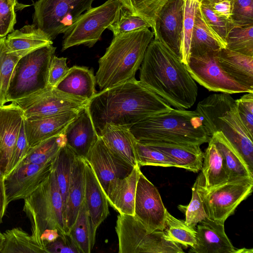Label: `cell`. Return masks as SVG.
<instances>
[{
	"instance_id": "3",
	"label": "cell",
	"mask_w": 253,
	"mask_h": 253,
	"mask_svg": "<svg viewBox=\"0 0 253 253\" xmlns=\"http://www.w3.org/2000/svg\"><path fill=\"white\" fill-rule=\"evenodd\" d=\"M130 131L141 143H165L201 145L210 139L200 115L195 111L172 108L153 115L131 126Z\"/></svg>"
},
{
	"instance_id": "8",
	"label": "cell",
	"mask_w": 253,
	"mask_h": 253,
	"mask_svg": "<svg viewBox=\"0 0 253 253\" xmlns=\"http://www.w3.org/2000/svg\"><path fill=\"white\" fill-rule=\"evenodd\" d=\"M198 192L209 219L224 224L233 214L238 205L252 192L253 178L237 179L210 189L203 186L204 177L201 172L197 178Z\"/></svg>"
},
{
	"instance_id": "42",
	"label": "cell",
	"mask_w": 253,
	"mask_h": 253,
	"mask_svg": "<svg viewBox=\"0 0 253 253\" xmlns=\"http://www.w3.org/2000/svg\"><path fill=\"white\" fill-rule=\"evenodd\" d=\"M135 157L139 166L177 168L176 162L164 153L148 144L137 141L135 144Z\"/></svg>"
},
{
	"instance_id": "52",
	"label": "cell",
	"mask_w": 253,
	"mask_h": 253,
	"mask_svg": "<svg viewBox=\"0 0 253 253\" xmlns=\"http://www.w3.org/2000/svg\"><path fill=\"white\" fill-rule=\"evenodd\" d=\"M232 1L229 0H218L210 3H202L209 6L217 16L230 21Z\"/></svg>"
},
{
	"instance_id": "56",
	"label": "cell",
	"mask_w": 253,
	"mask_h": 253,
	"mask_svg": "<svg viewBox=\"0 0 253 253\" xmlns=\"http://www.w3.org/2000/svg\"><path fill=\"white\" fill-rule=\"evenodd\" d=\"M4 238L3 233L0 232V252L2 249Z\"/></svg>"
},
{
	"instance_id": "9",
	"label": "cell",
	"mask_w": 253,
	"mask_h": 253,
	"mask_svg": "<svg viewBox=\"0 0 253 253\" xmlns=\"http://www.w3.org/2000/svg\"><path fill=\"white\" fill-rule=\"evenodd\" d=\"M56 48L49 44L20 59L8 90L7 102L48 86V71Z\"/></svg>"
},
{
	"instance_id": "50",
	"label": "cell",
	"mask_w": 253,
	"mask_h": 253,
	"mask_svg": "<svg viewBox=\"0 0 253 253\" xmlns=\"http://www.w3.org/2000/svg\"><path fill=\"white\" fill-rule=\"evenodd\" d=\"M45 249L47 253H81L68 233H59L54 241L45 245Z\"/></svg>"
},
{
	"instance_id": "28",
	"label": "cell",
	"mask_w": 253,
	"mask_h": 253,
	"mask_svg": "<svg viewBox=\"0 0 253 253\" xmlns=\"http://www.w3.org/2000/svg\"><path fill=\"white\" fill-rule=\"evenodd\" d=\"M85 159L77 156L74 161L70 183L64 205L66 233L74 223L84 199Z\"/></svg>"
},
{
	"instance_id": "38",
	"label": "cell",
	"mask_w": 253,
	"mask_h": 253,
	"mask_svg": "<svg viewBox=\"0 0 253 253\" xmlns=\"http://www.w3.org/2000/svg\"><path fill=\"white\" fill-rule=\"evenodd\" d=\"M225 43L226 48L231 51L253 56V24L240 26L230 23Z\"/></svg>"
},
{
	"instance_id": "26",
	"label": "cell",
	"mask_w": 253,
	"mask_h": 253,
	"mask_svg": "<svg viewBox=\"0 0 253 253\" xmlns=\"http://www.w3.org/2000/svg\"><path fill=\"white\" fill-rule=\"evenodd\" d=\"M95 76L92 69L74 66L54 87L76 98L88 101L97 92Z\"/></svg>"
},
{
	"instance_id": "6",
	"label": "cell",
	"mask_w": 253,
	"mask_h": 253,
	"mask_svg": "<svg viewBox=\"0 0 253 253\" xmlns=\"http://www.w3.org/2000/svg\"><path fill=\"white\" fill-rule=\"evenodd\" d=\"M24 200L23 211L30 221L31 235L45 250L41 239L45 230L56 229L59 233H66L63 201L53 168L38 187Z\"/></svg>"
},
{
	"instance_id": "11",
	"label": "cell",
	"mask_w": 253,
	"mask_h": 253,
	"mask_svg": "<svg viewBox=\"0 0 253 253\" xmlns=\"http://www.w3.org/2000/svg\"><path fill=\"white\" fill-rule=\"evenodd\" d=\"M93 0H38L34 5V24L53 41L92 8Z\"/></svg>"
},
{
	"instance_id": "10",
	"label": "cell",
	"mask_w": 253,
	"mask_h": 253,
	"mask_svg": "<svg viewBox=\"0 0 253 253\" xmlns=\"http://www.w3.org/2000/svg\"><path fill=\"white\" fill-rule=\"evenodd\" d=\"M121 6L120 0H107L83 13L63 33L62 51L81 44L92 47L114 21Z\"/></svg>"
},
{
	"instance_id": "16",
	"label": "cell",
	"mask_w": 253,
	"mask_h": 253,
	"mask_svg": "<svg viewBox=\"0 0 253 253\" xmlns=\"http://www.w3.org/2000/svg\"><path fill=\"white\" fill-rule=\"evenodd\" d=\"M53 163L44 165L21 163L4 179L7 205L29 196L50 173Z\"/></svg>"
},
{
	"instance_id": "58",
	"label": "cell",
	"mask_w": 253,
	"mask_h": 253,
	"mask_svg": "<svg viewBox=\"0 0 253 253\" xmlns=\"http://www.w3.org/2000/svg\"><path fill=\"white\" fill-rule=\"evenodd\" d=\"M250 252V250H248L247 249H238L237 251V253H249Z\"/></svg>"
},
{
	"instance_id": "31",
	"label": "cell",
	"mask_w": 253,
	"mask_h": 253,
	"mask_svg": "<svg viewBox=\"0 0 253 253\" xmlns=\"http://www.w3.org/2000/svg\"><path fill=\"white\" fill-rule=\"evenodd\" d=\"M224 48L225 42L207 25L199 6L192 33L190 55Z\"/></svg>"
},
{
	"instance_id": "30",
	"label": "cell",
	"mask_w": 253,
	"mask_h": 253,
	"mask_svg": "<svg viewBox=\"0 0 253 253\" xmlns=\"http://www.w3.org/2000/svg\"><path fill=\"white\" fill-rule=\"evenodd\" d=\"M209 141L215 144L221 155L228 181L253 178L243 159L221 131L213 133Z\"/></svg>"
},
{
	"instance_id": "46",
	"label": "cell",
	"mask_w": 253,
	"mask_h": 253,
	"mask_svg": "<svg viewBox=\"0 0 253 253\" xmlns=\"http://www.w3.org/2000/svg\"><path fill=\"white\" fill-rule=\"evenodd\" d=\"M199 7L207 25L225 42L230 26L229 21L216 15L206 4L200 3Z\"/></svg>"
},
{
	"instance_id": "55",
	"label": "cell",
	"mask_w": 253,
	"mask_h": 253,
	"mask_svg": "<svg viewBox=\"0 0 253 253\" xmlns=\"http://www.w3.org/2000/svg\"><path fill=\"white\" fill-rule=\"evenodd\" d=\"M11 7L15 9V7L18 4L17 0H8Z\"/></svg>"
},
{
	"instance_id": "24",
	"label": "cell",
	"mask_w": 253,
	"mask_h": 253,
	"mask_svg": "<svg viewBox=\"0 0 253 253\" xmlns=\"http://www.w3.org/2000/svg\"><path fill=\"white\" fill-rule=\"evenodd\" d=\"M98 135L117 157L133 167L138 165L135 157L136 140L129 127L107 123L99 131Z\"/></svg>"
},
{
	"instance_id": "21",
	"label": "cell",
	"mask_w": 253,
	"mask_h": 253,
	"mask_svg": "<svg viewBox=\"0 0 253 253\" xmlns=\"http://www.w3.org/2000/svg\"><path fill=\"white\" fill-rule=\"evenodd\" d=\"M84 198L90 219L92 234L95 238L98 227L109 214V203L106 193L86 160Z\"/></svg>"
},
{
	"instance_id": "47",
	"label": "cell",
	"mask_w": 253,
	"mask_h": 253,
	"mask_svg": "<svg viewBox=\"0 0 253 253\" xmlns=\"http://www.w3.org/2000/svg\"><path fill=\"white\" fill-rule=\"evenodd\" d=\"M247 93L235 101L240 117L249 133L253 136V92Z\"/></svg>"
},
{
	"instance_id": "17",
	"label": "cell",
	"mask_w": 253,
	"mask_h": 253,
	"mask_svg": "<svg viewBox=\"0 0 253 253\" xmlns=\"http://www.w3.org/2000/svg\"><path fill=\"white\" fill-rule=\"evenodd\" d=\"M85 159L91 167L105 193L112 180L126 176L134 167L113 154L99 136Z\"/></svg>"
},
{
	"instance_id": "44",
	"label": "cell",
	"mask_w": 253,
	"mask_h": 253,
	"mask_svg": "<svg viewBox=\"0 0 253 253\" xmlns=\"http://www.w3.org/2000/svg\"><path fill=\"white\" fill-rule=\"evenodd\" d=\"M192 198L188 205H179L178 209L184 213L185 222L195 228L196 226L207 217L201 198L198 192L196 179L192 188Z\"/></svg>"
},
{
	"instance_id": "49",
	"label": "cell",
	"mask_w": 253,
	"mask_h": 253,
	"mask_svg": "<svg viewBox=\"0 0 253 253\" xmlns=\"http://www.w3.org/2000/svg\"><path fill=\"white\" fill-rule=\"evenodd\" d=\"M16 23L15 9L8 0H0V38L5 37L11 33Z\"/></svg>"
},
{
	"instance_id": "15",
	"label": "cell",
	"mask_w": 253,
	"mask_h": 253,
	"mask_svg": "<svg viewBox=\"0 0 253 253\" xmlns=\"http://www.w3.org/2000/svg\"><path fill=\"white\" fill-rule=\"evenodd\" d=\"M184 0H168L159 12L152 29L158 40L180 58Z\"/></svg>"
},
{
	"instance_id": "57",
	"label": "cell",
	"mask_w": 253,
	"mask_h": 253,
	"mask_svg": "<svg viewBox=\"0 0 253 253\" xmlns=\"http://www.w3.org/2000/svg\"><path fill=\"white\" fill-rule=\"evenodd\" d=\"M218 0H199L200 3H210L213 1H215ZM231 1H233L234 0H229Z\"/></svg>"
},
{
	"instance_id": "7",
	"label": "cell",
	"mask_w": 253,
	"mask_h": 253,
	"mask_svg": "<svg viewBox=\"0 0 253 253\" xmlns=\"http://www.w3.org/2000/svg\"><path fill=\"white\" fill-rule=\"evenodd\" d=\"M115 230L119 253H183L181 246L167 240L164 231H148L133 215L119 214Z\"/></svg>"
},
{
	"instance_id": "19",
	"label": "cell",
	"mask_w": 253,
	"mask_h": 253,
	"mask_svg": "<svg viewBox=\"0 0 253 253\" xmlns=\"http://www.w3.org/2000/svg\"><path fill=\"white\" fill-rule=\"evenodd\" d=\"M63 133L66 145L77 156L84 159L99 138L85 106L68 124Z\"/></svg>"
},
{
	"instance_id": "4",
	"label": "cell",
	"mask_w": 253,
	"mask_h": 253,
	"mask_svg": "<svg viewBox=\"0 0 253 253\" xmlns=\"http://www.w3.org/2000/svg\"><path fill=\"white\" fill-rule=\"evenodd\" d=\"M153 39L154 34L148 28L114 36L98 60L95 78L101 90L135 79Z\"/></svg>"
},
{
	"instance_id": "43",
	"label": "cell",
	"mask_w": 253,
	"mask_h": 253,
	"mask_svg": "<svg viewBox=\"0 0 253 253\" xmlns=\"http://www.w3.org/2000/svg\"><path fill=\"white\" fill-rule=\"evenodd\" d=\"M145 28H149L150 26L145 20L133 14L121 5L114 21L108 29L112 31L114 36Z\"/></svg>"
},
{
	"instance_id": "1",
	"label": "cell",
	"mask_w": 253,
	"mask_h": 253,
	"mask_svg": "<svg viewBox=\"0 0 253 253\" xmlns=\"http://www.w3.org/2000/svg\"><path fill=\"white\" fill-rule=\"evenodd\" d=\"M98 134L107 123L132 125L171 106L135 78L97 92L85 105Z\"/></svg>"
},
{
	"instance_id": "53",
	"label": "cell",
	"mask_w": 253,
	"mask_h": 253,
	"mask_svg": "<svg viewBox=\"0 0 253 253\" xmlns=\"http://www.w3.org/2000/svg\"><path fill=\"white\" fill-rule=\"evenodd\" d=\"M8 205L6 202L5 189L4 185V177L0 168V223L5 215Z\"/></svg>"
},
{
	"instance_id": "12",
	"label": "cell",
	"mask_w": 253,
	"mask_h": 253,
	"mask_svg": "<svg viewBox=\"0 0 253 253\" xmlns=\"http://www.w3.org/2000/svg\"><path fill=\"white\" fill-rule=\"evenodd\" d=\"M11 102L21 108L24 119L35 120L80 110L88 101L65 94L48 85Z\"/></svg>"
},
{
	"instance_id": "37",
	"label": "cell",
	"mask_w": 253,
	"mask_h": 253,
	"mask_svg": "<svg viewBox=\"0 0 253 253\" xmlns=\"http://www.w3.org/2000/svg\"><path fill=\"white\" fill-rule=\"evenodd\" d=\"M167 240L184 248L193 247L196 244L197 232L184 221L176 218L166 211L165 227L163 230Z\"/></svg>"
},
{
	"instance_id": "18",
	"label": "cell",
	"mask_w": 253,
	"mask_h": 253,
	"mask_svg": "<svg viewBox=\"0 0 253 253\" xmlns=\"http://www.w3.org/2000/svg\"><path fill=\"white\" fill-rule=\"evenodd\" d=\"M23 121V112L15 103L0 107V168L4 177Z\"/></svg>"
},
{
	"instance_id": "13",
	"label": "cell",
	"mask_w": 253,
	"mask_h": 253,
	"mask_svg": "<svg viewBox=\"0 0 253 253\" xmlns=\"http://www.w3.org/2000/svg\"><path fill=\"white\" fill-rule=\"evenodd\" d=\"M218 51L190 55L186 68L195 81L209 91L228 94L253 92L229 77L219 66Z\"/></svg>"
},
{
	"instance_id": "34",
	"label": "cell",
	"mask_w": 253,
	"mask_h": 253,
	"mask_svg": "<svg viewBox=\"0 0 253 253\" xmlns=\"http://www.w3.org/2000/svg\"><path fill=\"white\" fill-rule=\"evenodd\" d=\"M3 234L4 240L0 253H47L21 227L6 230Z\"/></svg>"
},
{
	"instance_id": "27",
	"label": "cell",
	"mask_w": 253,
	"mask_h": 253,
	"mask_svg": "<svg viewBox=\"0 0 253 253\" xmlns=\"http://www.w3.org/2000/svg\"><path fill=\"white\" fill-rule=\"evenodd\" d=\"M216 58L219 66L229 77L253 91V56L224 48L217 51Z\"/></svg>"
},
{
	"instance_id": "20",
	"label": "cell",
	"mask_w": 253,
	"mask_h": 253,
	"mask_svg": "<svg viewBox=\"0 0 253 253\" xmlns=\"http://www.w3.org/2000/svg\"><path fill=\"white\" fill-rule=\"evenodd\" d=\"M196 244L190 248L191 253H237L227 236L224 224L206 217L197 225Z\"/></svg>"
},
{
	"instance_id": "54",
	"label": "cell",
	"mask_w": 253,
	"mask_h": 253,
	"mask_svg": "<svg viewBox=\"0 0 253 253\" xmlns=\"http://www.w3.org/2000/svg\"><path fill=\"white\" fill-rule=\"evenodd\" d=\"M59 235V231L56 229L45 230L41 237L44 248H45V246L47 244L54 241L58 237Z\"/></svg>"
},
{
	"instance_id": "35",
	"label": "cell",
	"mask_w": 253,
	"mask_h": 253,
	"mask_svg": "<svg viewBox=\"0 0 253 253\" xmlns=\"http://www.w3.org/2000/svg\"><path fill=\"white\" fill-rule=\"evenodd\" d=\"M66 144L64 133L52 137L30 148L22 162L38 165L53 163L60 148Z\"/></svg>"
},
{
	"instance_id": "40",
	"label": "cell",
	"mask_w": 253,
	"mask_h": 253,
	"mask_svg": "<svg viewBox=\"0 0 253 253\" xmlns=\"http://www.w3.org/2000/svg\"><path fill=\"white\" fill-rule=\"evenodd\" d=\"M199 0H184L183 19L180 43L181 60L185 64L190 57V44Z\"/></svg>"
},
{
	"instance_id": "36",
	"label": "cell",
	"mask_w": 253,
	"mask_h": 253,
	"mask_svg": "<svg viewBox=\"0 0 253 253\" xmlns=\"http://www.w3.org/2000/svg\"><path fill=\"white\" fill-rule=\"evenodd\" d=\"M77 156L66 145L60 148L53 163L57 182L64 205L70 183L74 161Z\"/></svg>"
},
{
	"instance_id": "39",
	"label": "cell",
	"mask_w": 253,
	"mask_h": 253,
	"mask_svg": "<svg viewBox=\"0 0 253 253\" xmlns=\"http://www.w3.org/2000/svg\"><path fill=\"white\" fill-rule=\"evenodd\" d=\"M5 39L0 38V107L7 102L8 90L20 60L7 52Z\"/></svg>"
},
{
	"instance_id": "14",
	"label": "cell",
	"mask_w": 253,
	"mask_h": 253,
	"mask_svg": "<svg viewBox=\"0 0 253 253\" xmlns=\"http://www.w3.org/2000/svg\"><path fill=\"white\" fill-rule=\"evenodd\" d=\"M167 211L157 189L140 171L136 189L133 216L148 231H163Z\"/></svg>"
},
{
	"instance_id": "48",
	"label": "cell",
	"mask_w": 253,
	"mask_h": 253,
	"mask_svg": "<svg viewBox=\"0 0 253 253\" xmlns=\"http://www.w3.org/2000/svg\"><path fill=\"white\" fill-rule=\"evenodd\" d=\"M29 149V147L26 139L23 121L15 147L9 161L4 179L15 170L23 161Z\"/></svg>"
},
{
	"instance_id": "33",
	"label": "cell",
	"mask_w": 253,
	"mask_h": 253,
	"mask_svg": "<svg viewBox=\"0 0 253 253\" xmlns=\"http://www.w3.org/2000/svg\"><path fill=\"white\" fill-rule=\"evenodd\" d=\"M68 234L76 244L81 253L91 252L95 242L84 198L75 221Z\"/></svg>"
},
{
	"instance_id": "51",
	"label": "cell",
	"mask_w": 253,
	"mask_h": 253,
	"mask_svg": "<svg viewBox=\"0 0 253 253\" xmlns=\"http://www.w3.org/2000/svg\"><path fill=\"white\" fill-rule=\"evenodd\" d=\"M67 58L53 56L48 75V85L55 87L67 74L69 68L67 65Z\"/></svg>"
},
{
	"instance_id": "45",
	"label": "cell",
	"mask_w": 253,
	"mask_h": 253,
	"mask_svg": "<svg viewBox=\"0 0 253 253\" xmlns=\"http://www.w3.org/2000/svg\"><path fill=\"white\" fill-rule=\"evenodd\" d=\"M229 22L240 26L253 24V0H234Z\"/></svg>"
},
{
	"instance_id": "22",
	"label": "cell",
	"mask_w": 253,
	"mask_h": 253,
	"mask_svg": "<svg viewBox=\"0 0 253 253\" xmlns=\"http://www.w3.org/2000/svg\"><path fill=\"white\" fill-rule=\"evenodd\" d=\"M80 110L35 120L24 119L25 131L29 149L49 138L63 133Z\"/></svg>"
},
{
	"instance_id": "32",
	"label": "cell",
	"mask_w": 253,
	"mask_h": 253,
	"mask_svg": "<svg viewBox=\"0 0 253 253\" xmlns=\"http://www.w3.org/2000/svg\"><path fill=\"white\" fill-rule=\"evenodd\" d=\"M209 145L204 153L201 169L204 177L203 186L210 189L228 181L223 159L214 144L209 141Z\"/></svg>"
},
{
	"instance_id": "2",
	"label": "cell",
	"mask_w": 253,
	"mask_h": 253,
	"mask_svg": "<svg viewBox=\"0 0 253 253\" xmlns=\"http://www.w3.org/2000/svg\"><path fill=\"white\" fill-rule=\"evenodd\" d=\"M140 81L175 109L191 108L198 86L185 65L161 42H150L140 67Z\"/></svg>"
},
{
	"instance_id": "29",
	"label": "cell",
	"mask_w": 253,
	"mask_h": 253,
	"mask_svg": "<svg viewBox=\"0 0 253 253\" xmlns=\"http://www.w3.org/2000/svg\"><path fill=\"white\" fill-rule=\"evenodd\" d=\"M145 144V143H143ZM174 160L177 168L198 172L201 170L204 153L200 145L165 143H146Z\"/></svg>"
},
{
	"instance_id": "25",
	"label": "cell",
	"mask_w": 253,
	"mask_h": 253,
	"mask_svg": "<svg viewBox=\"0 0 253 253\" xmlns=\"http://www.w3.org/2000/svg\"><path fill=\"white\" fill-rule=\"evenodd\" d=\"M7 52L20 59L43 46L53 44V41L35 24L26 25L13 30L5 37Z\"/></svg>"
},
{
	"instance_id": "41",
	"label": "cell",
	"mask_w": 253,
	"mask_h": 253,
	"mask_svg": "<svg viewBox=\"0 0 253 253\" xmlns=\"http://www.w3.org/2000/svg\"><path fill=\"white\" fill-rule=\"evenodd\" d=\"M168 0H120L133 14L145 20L152 29L155 19Z\"/></svg>"
},
{
	"instance_id": "5",
	"label": "cell",
	"mask_w": 253,
	"mask_h": 253,
	"mask_svg": "<svg viewBox=\"0 0 253 253\" xmlns=\"http://www.w3.org/2000/svg\"><path fill=\"white\" fill-rule=\"evenodd\" d=\"M196 111L210 136L221 131L253 174V136L239 116L235 100L230 94H212L198 103Z\"/></svg>"
},
{
	"instance_id": "23",
	"label": "cell",
	"mask_w": 253,
	"mask_h": 253,
	"mask_svg": "<svg viewBox=\"0 0 253 253\" xmlns=\"http://www.w3.org/2000/svg\"><path fill=\"white\" fill-rule=\"evenodd\" d=\"M140 171L137 165L128 175L115 178L108 184L106 192L108 203L120 214L134 215L136 189Z\"/></svg>"
}]
</instances>
